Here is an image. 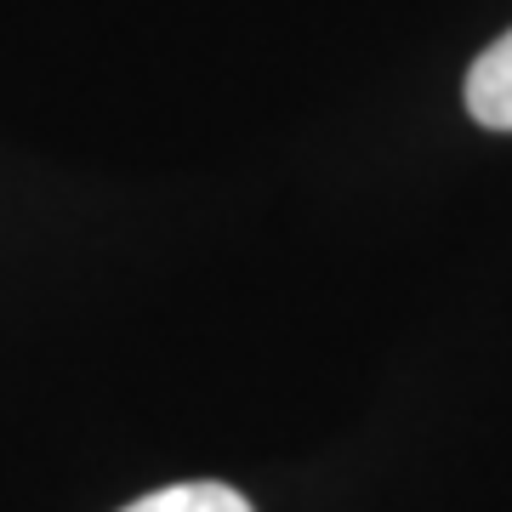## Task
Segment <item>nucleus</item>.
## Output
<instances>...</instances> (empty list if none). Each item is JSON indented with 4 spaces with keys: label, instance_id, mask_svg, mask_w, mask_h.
Wrapping results in <instances>:
<instances>
[{
    "label": "nucleus",
    "instance_id": "1",
    "mask_svg": "<svg viewBox=\"0 0 512 512\" xmlns=\"http://www.w3.org/2000/svg\"><path fill=\"white\" fill-rule=\"evenodd\" d=\"M467 114L490 131H512V29L467 69Z\"/></svg>",
    "mask_w": 512,
    "mask_h": 512
},
{
    "label": "nucleus",
    "instance_id": "2",
    "mask_svg": "<svg viewBox=\"0 0 512 512\" xmlns=\"http://www.w3.org/2000/svg\"><path fill=\"white\" fill-rule=\"evenodd\" d=\"M120 512H251V501L217 478H194V484H165V490L143 495Z\"/></svg>",
    "mask_w": 512,
    "mask_h": 512
}]
</instances>
